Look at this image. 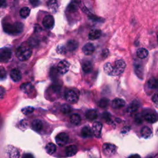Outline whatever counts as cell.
I'll return each mask as SVG.
<instances>
[{
  "label": "cell",
  "instance_id": "obj_39",
  "mask_svg": "<svg viewBox=\"0 0 158 158\" xmlns=\"http://www.w3.org/2000/svg\"><path fill=\"white\" fill-rule=\"evenodd\" d=\"M135 69V72L138 75V76H139L140 75H142L143 72V70H142V67L141 66L137 65Z\"/></svg>",
  "mask_w": 158,
  "mask_h": 158
},
{
  "label": "cell",
  "instance_id": "obj_22",
  "mask_svg": "<svg viewBox=\"0 0 158 158\" xmlns=\"http://www.w3.org/2000/svg\"><path fill=\"white\" fill-rule=\"evenodd\" d=\"M141 135L144 138H148L152 135V130L147 126H144L141 130Z\"/></svg>",
  "mask_w": 158,
  "mask_h": 158
},
{
  "label": "cell",
  "instance_id": "obj_36",
  "mask_svg": "<svg viewBox=\"0 0 158 158\" xmlns=\"http://www.w3.org/2000/svg\"><path fill=\"white\" fill-rule=\"evenodd\" d=\"M88 17H89V18L90 19H92V20H93V21H94L102 22V21H104L103 19L101 18V17H98V16H95V15H94V14L90 13V12L89 14H88Z\"/></svg>",
  "mask_w": 158,
  "mask_h": 158
},
{
  "label": "cell",
  "instance_id": "obj_13",
  "mask_svg": "<svg viewBox=\"0 0 158 158\" xmlns=\"http://www.w3.org/2000/svg\"><path fill=\"white\" fill-rule=\"evenodd\" d=\"M82 51L85 55H91L94 51V46L91 43H88L82 48Z\"/></svg>",
  "mask_w": 158,
  "mask_h": 158
},
{
  "label": "cell",
  "instance_id": "obj_26",
  "mask_svg": "<svg viewBox=\"0 0 158 158\" xmlns=\"http://www.w3.org/2000/svg\"><path fill=\"white\" fill-rule=\"evenodd\" d=\"M147 84L149 89H156L158 88V79L151 78L148 81Z\"/></svg>",
  "mask_w": 158,
  "mask_h": 158
},
{
  "label": "cell",
  "instance_id": "obj_7",
  "mask_svg": "<svg viewBox=\"0 0 158 158\" xmlns=\"http://www.w3.org/2000/svg\"><path fill=\"white\" fill-rule=\"evenodd\" d=\"M43 26L48 29H51L54 25V17L51 15H47L43 19Z\"/></svg>",
  "mask_w": 158,
  "mask_h": 158
},
{
  "label": "cell",
  "instance_id": "obj_17",
  "mask_svg": "<svg viewBox=\"0 0 158 158\" xmlns=\"http://www.w3.org/2000/svg\"><path fill=\"white\" fill-rule=\"evenodd\" d=\"M82 135L85 138H90L93 135V130L88 126H85V127H83L81 131Z\"/></svg>",
  "mask_w": 158,
  "mask_h": 158
},
{
  "label": "cell",
  "instance_id": "obj_47",
  "mask_svg": "<svg viewBox=\"0 0 158 158\" xmlns=\"http://www.w3.org/2000/svg\"><path fill=\"white\" fill-rule=\"evenodd\" d=\"M157 43H158V33H157Z\"/></svg>",
  "mask_w": 158,
  "mask_h": 158
},
{
  "label": "cell",
  "instance_id": "obj_3",
  "mask_svg": "<svg viewBox=\"0 0 158 158\" xmlns=\"http://www.w3.org/2000/svg\"><path fill=\"white\" fill-rule=\"evenodd\" d=\"M112 76H118L124 72L126 67V63L122 59L117 60L115 62V66L113 67Z\"/></svg>",
  "mask_w": 158,
  "mask_h": 158
},
{
  "label": "cell",
  "instance_id": "obj_23",
  "mask_svg": "<svg viewBox=\"0 0 158 158\" xmlns=\"http://www.w3.org/2000/svg\"><path fill=\"white\" fill-rule=\"evenodd\" d=\"M93 69V66L92 62L88 61H86L85 62H83V64H82V69H83V71L85 73H89L92 71Z\"/></svg>",
  "mask_w": 158,
  "mask_h": 158
},
{
  "label": "cell",
  "instance_id": "obj_32",
  "mask_svg": "<svg viewBox=\"0 0 158 158\" xmlns=\"http://www.w3.org/2000/svg\"><path fill=\"white\" fill-rule=\"evenodd\" d=\"M72 107L66 104H63L61 107V111L62 113L64 114H69L72 111Z\"/></svg>",
  "mask_w": 158,
  "mask_h": 158
},
{
  "label": "cell",
  "instance_id": "obj_33",
  "mask_svg": "<svg viewBox=\"0 0 158 158\" xmlns=\"http://www.w3.org/2000/svg\"><path fill=\"white\" fill-rule=\"evenodd\" d=\"M109 104V100L107 98H102L99 100V102H98V106L100 107H106Z\"/></svg>",
  "mask_w": 158,
  "mask_h": 158
},
{
  "label": "cell",
  "instance_id": "obj_9",
  "mask_svg": "<svg viewBox=\"0 0 158 158\" xmlns=\"http://www.w3.org/2000/svg\"><path fill=\"white\" fill-rule=\"evenodd\" d=\"M69 140L68 135L65 133H61L57 135L56 138V142L59 146H63L66 144Z\"/></svg>",
  "mask_w": 158,
  "mask_h": 158
},
{
  "label": "cell",
  "instance_id": "obj_42",
  "mask_svg": "<svg viewBox=\"0 0 158 158\" xmlns=\"http://www.w3.org/2000/svg\"><path fill=\"white\" fill-rule=\"evenodd\" d=\"M66 51V49L64 46H58V48H57V51H58V53L59 54L64 53Z\"/></svg>",
  "mask_w": 158,
  "mask_h": 158
},
{
  "label": "cell",
  "instance_id": "obj_14",
  "mask_svg": "<svg viewBox=\"0 0 158 158\" xmlns=\"http://www.w3.org/2000/svg\"><path fill=\"white\" fill-rule=\"evenodd\" d=\"M125 105V102L121 98H116L112 102V107L114 109H119Z\"/></svg>",
  "mask_w": 158,
  "mask_h": 158
},
{
  "label": "cell",
  "instance_id": "obj_40",
  "mask_svg": "<svg viewBox=\"0 0 158 158\" xmlns=\"http://www.w3.org/2000/svg\"><path fill=\"white\" fill-rule=\"evenodd\" d=\"M6 71L4 69H0V79H4L6 77Z\"/></svg>",
  "mask_w": 158,
  "mask_h": 158
},
{
  "label": "cell",
  "instance_id": "obj_38",
  "mask_svg": "<svg viewBox=\"0 0 158 158\" xmlns=\"http://www.w3.org/2000/svg\"><path fill=\"white\" fill-rule=\"evenodd\" d=\"M58 74H59V72H58V69L52 68L51 69V72H50V75H51V78H54V77H58Z\"/></svg>",
  "mask_w": 158,
  "mask_h": 158
},
{
  "label": "cell",
  "instance_id": "obj_15",
  "mask_svg": "<svg viewBox=\"0 0 158 158\" xmlns=\"http://www.w3.org/2000/svg\"><path fill=\"white\" fill-rule=\"evenodd\" d=\"M140 106V103L137 100H134L130 104L129 106L127 107V112L129 113H133L137 111Z\"/></svg>",
  "mask_w": 158,
  "mask_h": 158
},
{
  "label": "cell",
  "instance_id": "obj_11",
  "mask_svg": "<svg viewBox=\"0 0 158 158\" xmlns=\"http://www.w3.org/2000/svg\"><path fill=\"white\" fill-rule=\"evenodd\" d=\"M20 88L22 92L27 94L32 93L34 91V87L30 83H24L22 84Z\"/></svg>",
  "mask_w": 158,
  "mask_h": 158
},
{
  "label": "cell",
  "instance_id": "obj_10",
  "mask_svg": "<svg viewBox=\"0 0 158 158\" xmlns=\"http://www.w3.org/2000/svg\"><path fill=\"white\" fill-rule=\"evenodd\" d=\"M102 128L103 125L99 122H95L93 124L92 130L93 132V134L95 135V137L98 138L100 137L101 134H102Z\"/></svg>",
  "mask_w": 158,
  "mask_h": 158
},
{
  "label": "cell",
  "instance_id": "obj_1",
  "mask_svg": "<svg viewBox=\"0 0 158 158\" xmlns=\"http://www.w3.org/2000/svg\"><path fill=\"white\" fill-rule=\"evenodd\" d=\"M24 25L21 22L14 24H6L3 25V30L6 33L11 35H15L21 33L23 31Z\"/></svg>",
  "mask_w": 158,
  "mask_h": 158
},
{
  "label": "cell",
  "instance_id": "obj_44",
  "mask_svg": "<svg viewBox=\"0 0 158 158\" xmlns=\"http://www.w3.org/2000/svg\"><path fill=\"white\" fill-rule=\"evenodd\" d=\"M152 100L156 104H158V92L154 94V95L153 97Z\"/></svg>",
  "mask_w": 158,
  "mask_h": 158
},
{
  "label": "cell",
  "instance_id": "obj_43",
  "mask_svg": "<svg viewBox=\"0 0 158 158\" xmlns=\"http://www.w3.org/2000/svg\"><path fill=\"white\" fill-rule=\"evenodd\" d=\"M29 1L30 3V4L34 6H36L39 5L40 3L39 0H29Z\"/></svg>",
  "mask_w": 158,
  "mask_h": 158
},
{
  "label": "cell",
  "instance_id": "obj_46",
  "mask_svg": "<svg viewBox=\"0 0 158 158\" xmlns=\"http://www.w3.org/2000/svg\"><path fill=\"white\" fill-rule=\"evenodd\" d=\"M6 2V0H0V8L2 7V6Z\"/></svg>",
  "mask_w": 158,
  "mask_h": 158
},
{
  "label": "cell",
  "instance_id": "obj_21",
  "mask_svg": "<svg viewBox=\"0 0 158 158\" xmlns=\"http://www.w3.org/2000/svg\"><path fill=\"white\" fill-rule=\"evenodd\" d=\"M78 48V43L75 40H70L67 43L66 48L69 51H74Z\"/></svg>",
  "mask_w": 158,
  "mask_h": 158
},
{
  "label": "cell",
  "instance_id": "obj_34",
  "mask_svg": "<svg viewBox=\"0 0 158 158\" xmlns=\"http://www.w3.org/2000/svg\"><path fill=\"white\" fill-rule=\"evenodd\" d=\"M34 108L33 107H31V106L26 107H24V109H22V113L25 115L29 114L32 113L34 112Z\"/></svg>",
  "mask_w": 158,
  "mask_h": 158
},
{
  "label": "cell",
  "instance_id": "obj_8",
  "mask_svg": "<svg viewBox=\"0 0 158 158\" xmlns=\"http://www.w3.org/2000/svg\"><path fill=\"white\" fill-rule=\"evenodd\" d=\"M12 57V53L9 49H4L0 52V62H7Z\"/></svg>",
  "mask_w": 158,
  "mask_h": 158
},
{
  "label": "cell",
  "instance_id": "obj_30",
  "mask_svg": "<svg viewBox=\"0 0 158 158\" xmlns=\"http://www.w3.org/2000/svg\"><path fill=\"white\" fill-rule=\"evenodd\" d=\"M30 9L28 7L22 8L20 10V16H21V17L24 19L27 18L30 15Z\"/></svg>",
  "mask_w": 158,
  "mask_h": 158
},
{
  "label": "cell",
  "instance_id": "obj_29",
  "mask_svg": "<svg viewBox=\"0 0 158 158\" xmlns=\"http://www.w3.org/2000/svg\"><path fill=\"white\" fill-rule=\"evenodd\" d=\"M70 121L74 125H78L81 122V117L79 114H72L70 117Z\"/></svg>",
  "mask_w": 158,
  "mask_h": 158
},
{
  "label": "cell",
  "instance_id": "obj_25",
  "mask_svg": "<svg viewBox=\"0 0 158 158\" xmlns=\"http://www.w3.org/2000/svg\"><path fill=\"white\" fill-rule=\"evenodd\" d=\"M31 127L35 131L39 132L43 129V122L40 120H35L31 123Z\"/></svg>",
  "mask_w": 158,
  "mask_h": 158
},
{
  "label": "cell",
  "instance_id": "obj_19",
  "mask_svg": "<svg viewBox=\"0 0 158 158\" xmlns=\"http://www.w3.org/2000/svg\"><path fill=\"white\" fill-rule=\"evenodd\" d=\"M77 152V148L75 145H70L66 148V153L67 156H73Z\"/></svg>",
  "mask_w": 158,
  "mask_h": 158
},
{
  "label": "cell",
  "instance_id": "obj_45",
  "mask_svg": "<svg viewBox=\"0 0 158 158\" xmlns=\"http://www.w3.org/2000/svg\"><path fill=\"white\" fill-rule=\"evenodd\" d=\"M108 54H109V51H108V50H107V49H104V51H103L102 55L103 58H106V57L107 56H108Z\"/></svg>",
  "mask_w": 158,
  "mask_h": 158
},
{
  "label": "cell",
  "instance_id": "obj_37",
  "mask_svg": "<svg viewBox=\"0 0 158 158\" xmlns=\"http://www.w3.org/2000/svg\"><path fill=\"white\" fill-rule=\"evenodd\" d=\"M48 5L50 8L52 9H56L57 6H58L56 0H49L48 2Z\"/></svg>",
  "mask_w": 158,
  "mask_h": 158
},
{
  "label": "cell",
  "instance_id": "obj_12",
  "mask_svg": "<svg viewBox=\"0 0 158 158\" xmlns=\"http://www.w3.org/2000/svg\"><path fill=\"white\" fill-rule=\"evenodd\" d=\"M10 77L11 79L14 82L20 81L22 78L21 71L17 69H14L10 72Z\"/></svg>",
  "mask_w": 158,
  "mask_h": 158
},
{
  "label": "cell",
  "instance_id": "obj_16",
  "mask_svg": "<svg viewBox=\"0 0 158 158\" xmlns=\"http://www.w3.org/2000/svg\"><path fill=\"white\" fill-rule=\"evenodd\" d=\"M101 36H102V31H101V30L95 29L90 31L89 35H88V38H89L90 40H95L98 39Z\"/></svg>",
  "mask_w": 158,
  "mask_h": 158
},
{
  "label": "cell",
  "instance_id": "obj_41",
  "mask_svg": "<svg viewBox=\"0 0 158 158\" xmlns=\"http://www.w3.org/2000/svg\"><path fill=\"white\" fill-rule=\"evenodd\" d=\"M103 117L104 119L106 120V121L107 122H109L111 121V118H110V114L108 112H104L103 114Z\"/></svg>",
  "mask_w": 158,
  "mask_h": 158
},
{
  "label": "cell",
  "instance_id": "obj_20",
  "mask_svg": "<svg viewBox=\"0 0 158 158\" xmlns=\"http://www.w3.org/2000/svg\"><path fill=\"white\" fill-rule=\"evenodd\" d=\"M137 55L139 58L144 59L148 56V51L146 48H140L137 49Z\"/></svg>",
  "mask_w": 158,
  "mask_h": 158
},
{
  "label": "cell",
  "instance_id": "obj_2",
  "mask_svg": "<svg viewBox=\"0 0 158 158\" xmlns=\"http://www.w3.org/2000/svg\"><path fill=\"white\" fill-rule=\"evenodd\" d=\"M31 55V50L26 46H21L17 49L16 56L21 61L28 60Z\"/></svg>",
  "mask_w": 158,
  "mask_h": 158
},
{
  "label": "cell",
  "instance_id": "obj_6",
  "mask_svg": "<svg viewBox=\"0 0 158 158\" xmlns=\"http://www.w3.org/2000/svg\"><path fill=\"white\" fill-rule=\"evenodd\" d=\"M65 98L68 102L76 103L79 99V94L74 90H69L65 94Z\"/></svg>",
  "mask_w": 158,
  "mask_h": 158
},
{
  "label": "cell",
  "instance_id": "obj_35",
  "mask_svg": "<svg viewBox=\"0 0 158 158\" xmlns=\"http://www.w3.org/2000/svg\"><path fill=\"white\" fill-rule=\"evenodd\" d=\"M68 10L69 11H75L76 10H77V3L73 1L71 3V4L69 5L68 6Z\"/></svg>",
  "mask_w": 158,
  "mask_h": 158
},
{
  "label": "cell",
  "instance_id": "obj_28",
  "mask_svg": "<svg viewBox=\"0 0 158 158\" xmlns=\"http://www.w3.org/2000/svg\"><path fill=\"white\" fill-rule=\"evenodd\" d=\"M113 66H112V64L109 62L106 63L104 66V72L109 75H112V73H113Z\"/></svg>",
  "mask_w": 158,
  "mask_h": 158
},
{
  "label": "cell",
  "instance_id": "obj_27",
  "mask_svg": "<svg viewBox=\"0 0 158 158\" xmlns=\"http://www.w3.org/2000/svg\"><path fill=\"white\" fill-rule=\"evenodd\" d=\"M45 148H46V152L49 154H53V153H54L56 152V145L53 143H48L46 146Z\"/></svg>",
  "mask_w": 158,
  "mask_h": 158
},
{
  "label": "cell",
  "instance_id": "obj_4",
  "mask_svg": "<svg viewBox=\"0 0 158 158\" xmlns=\"http://www.w3.org/2000/svg\"><path fill=\"white\" fill-rule=\"evenodd\" d=\"M117 147L114 144L111 143H104L103 145V152L106 156H112L116 152Z\"/></svg>",
  "mask_w": 158,
  "mask_h": 158
},
{
  "label": "cell",
  "instance_id": "obj_31",
  "mask_svg": "<svg viewBox=\"0 0 158 158\" xmlns=\"http://www.w3.org/2000/svg\"><path fill=\"white\" fill-rule=\"evenodd\" d=\"M8 154L9 157H19V153L18 150H17L15 148H12L11 149H9Z\"/></svg>",
  "mask_w": 158,
  "mask_h": 158
},
{
  "label": "cell",
  "instance_id": "obj_24",
  "mask_svg": "<svg viewBox=\"0 0 158 158\" xmlns=\"http://www.w3.org/2000/svg\"><path fill=\"white\" fill-rule=\"evenodd\" d=\"M98 117V114L96 110L92 109V110H88L86 112V117L90 120V121H93V120L96 119Z\"/></svg>",
  "mask_w": 158,
  "mask_h": 158
},
{
  "label": "cell",
  "instance_id": "obj_18",
  "mask_svg": "<svg viewBox=\"0 0 158 158\" xmlns=\"http://www.w3.org/2000/svg\"><path fill=\"white\" fill-rule=\"evenodd\" d=\"M143 118L145 121L149 123H154L156 122L157 120V116H156L155 114L150 113V112H148L146 114H144L143 116Z\"/></svg>",
  "mask_w": 158,
  "mask_h": 158
},
{
  "label": "cell",
  "instance_id": "obj_5",
  "mask_svg": "<svg viewBox=\"0 0 158 158\" xmlns=\"http://www.w3.org/2000/svg\"><path fill=\"white\" fill-rule=\"evenodd\" d=\"M69 68H70V63L66 60L60 61L58 65V67H57L58 72L60 74L62 75L66 74L69 71Z\"/></svg>",
  "mask_w": 158,
  "mask_h": 158
}]
</instances>
